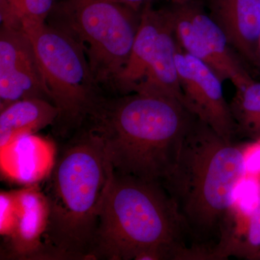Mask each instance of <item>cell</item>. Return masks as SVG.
I'll return each mask as SVG.
<instances>
[{"instance_id":"obj_6","label":"cell","mask_w":260,"mask_h":260,"mask_svg":"<svg viewBox=\"0 0 260 260\" xmlns=\"http://www.w3.org/2000/svg\"><path fill=\"white\" fill-rule=\"evenodd\" d=\"M51 13V25L83 46L97 83L114 90L129 60L141 11L112 0H61Z\"/></svg>"},{"instance_id":"obj_12","label":"cell","mask_w":260,"mask_h":260,"mask_svg":"<svg viewBox=\"0 0 260 260\" xmlns=\"http://www.w3.org/2000/svg\"><path fill=\"white\" fill-rule=\"evenodd\" d=\"M162 10L165 22L159 35L156 50L134 93L169 98L186 108L176 64L177 41L167 10Z\"/></svg>"},{"instance_id":"obj_22","label":"cell","mask_w":260,"mask_h":260,"mask_svg":"<svg viewBox=\"0 0 260 260\" xmlns=\"http://www.w3.org/2000/svg\"><path fill=\"white\" fill-rule=\"evenodd\" d=\"M255 68L260 72V37L259 45H258L257 53H256Z\"/></svg>"},{"instance_id":"obj_1","label":"cell","mask_w":260,"mask_h":260,"mask_svg":"<svg viewBox=\"0 0 260 260\" xmlns=\"http://www.w3.org/2000/svg\"><path fill=\"white\" fill-rule=\"evenodd\" d=\"M246 144L219 136L197 119L162 185L177 208L191 247L222 259L234 225L235 193L248 177Z\"/></svg>"},{"instance_id":"obj_17","label":"cell","mask_w":260,"mask_h":260,"mask_svg":"<svg viewBox=\"0 0 260 260\" xmlns=\"http://www.w3.org/2000/svg\"><path fill=\"white\" fill-rule=\"evenodd\" d=\"M54 6V0H1V22L21 28L45 23Z\"/></svg>"},{"instance_id":"obj_8","label":"cell","mask_w":260,"mask_h":260,"mask_svg":"<svg viewBox=\"0 0 260 260\" xmlns=\"http://www.w3.org/2000/svg\"><path fill=\"white\" fill-rule=\"evenodd\" d=\"M28 99L51 103L30 38L21 27L2 23L0 110Z\"/></svg>"},{"instance_id":"obj_14","label":"cell","mask_w":260,"mask_h":260,"mask_svg":"<svg viewBox=\"0 0 260 260\" xmlns=\"http://www.w3.org/2000/svg\"><path fill=\"white\" fill-rule=\"evenodd\" d=\"M181 4L184 5L193 25L218 61L220 80H230L236 89L242 88L253 81L240 56L234 54L225 34L209 13L205 11L200 2L190 0Z\"/></svg>"},{"instance_id":"obj_3","label":"cell","mask_w":260,"mask_h":260,"mask_svg":"<svg viewBox=\"0 0 260 260\" xmlns=\"http://www.w3.org/2000/svg\"><path fill=\"white\" fill-rule=\"evenodd\" d=\"M66 142L43 191L49 208L43 239L46 259H91L114 170L100 140L85 126Z\"/></svg>"},{"instance_id":"obj_5","label":"cell","mask_w":260,"mask_h":260,"mask_svg":"<svg viewBox=\"0 0 260 260\" xmlns=\"http://www.w3.org/2000/svg\"><path fill=\"white\" fill-rule=\"evenodd\" d=\"M23 29L31 41L51 102L59 109L54 132L68 139L103 95L100 85L83 46L69 32L46 22Z\"/></svg>"},{"instance_id":"obj_15","label":"cell","mask_w":260,"mask_h":260,"mask_svg":"<svg viewBox=\"0 0 260 260\" xmlns=\"http://www.w3.org/2000/svg\"><path fill=\"white\" fill-rule=\"evenodd\" d=\"M58 116V108L44 99H23L10 104L0 110V149L20 137L53 125Z\"/></svg>"},{"instance_id":"obj_18","label":"cell","mask_w":260,"mask_h":260,"mask_svg":"<svg viewBox=\"0 0 260 260\" xmlns=\"http://www.w3.org/2000/svg\"><path fill=\"white\" fill-rule=\"evenodd\" d=\"M260 252V204L247 216L236 232L228 250V255L242 259L255 260Z\"/></svg>"},{"instance_id":"obj_20","label":"cell","mask_w":260,"mask_h":260,"mask_svg":"<svg viewBox=\"0 0 260 260\" xmlns=\"http://www.w3.org/2000/svg\"><path fill=\"white\" fill-rule=\"evenodd\" d=\"M245 159L248 176L260 178V138L246 143Z\"/></svg>"},{"instance_id":"obj_13","label":"cell","mask_w":260,"mask_h":260,"mask_svg":"<svg viewBox=\"0 0 260 260\" xmlns=\"http://www.w3.org/2000/svg\"><path fill=\"white\" fill-rule=\"evenodd\" d=\"M165 22L164 10L155 9L150 2L142 8L139 28L135 37L129 60L116 80L114 90L126 95L134 93L143 80L156 50L159 35Z\"/></svg>"},{"instance_id":"obj_10","label":"cell","mask_w":260,"mask_h":260,"mask_svg":"<svg viewBox=\"0 0 260 260\" xmlns=\"http://www.w3.org/2000/svg\"><path fill=\"white\" fill-rule=\"evenodd\" d=\"M209 15L244 62L255 68L260 37V0H208Z\"/></svg>"},{"instance_id":"obj_19","label":"cell","mask_w":260,"mask_h":260,"mask_svg":"<svg viewBox=\"0 0 260 260\" xmlns=\"http://www.w3.org/2000/svg\"><path fill=\"white\" fill-rule=\"evenodd\" d=\"M19 204L17 190L0 193V234L10 237L18 222Z\"/></svg>"},{"instance_id":"obj_9","label":"cell","mask_w":260,"mask_h":260,"mask_svg":"<svg viewBox=\"0 0 260 260\" xmlns=\"http://www.w3.org/2000/svg\"><path fill=\"white\" fill-rule=\"evenodd\" d=\"M19 213L14 232L5 238L1 259H46L44 235L49 208L47 198L37 184L17 190Z\"/></svg>"},{"instance_id":"obj_7","label":"cell","mask_w":260,"mask_h":260,"mask_svg":"<svg viewBox=\"0 0 260 260\" xmlns=\"http://www.w3.org/2000/svg\"><path fill=\"white\" fill-rule=\"evenodd\" d=\"M177 44L176 64L186 109L223 140L234 142L237 125L224 96L223 82L209 66Z\"/></svg>"},{"instance_id":"obj_4","label":"cell","mask_w":260,"mask_h":260,"mask_svg":"<svg viewBox=\"0 0 260 260\" xmlns=\"http://www.w3.org/2000/svg\"><path fill=\"white\" fill-rule=\"evenodd\" d=\"M185 228L160 183L114 172L104 200L91 259L130 260L167 249L179 260L187 247Z\"/></svg>"},{"instance_id":"obj_21","label":"cell","mask_w":260,"mask_h":260,"mask_svg":"<svg viewBox=\"0 0 260 260\" xmlns=\"http://www.w3.org/2000/svg\"><path fill=\"white\" fill-rule=\"evenodd\" d=\"M116 3L126 5L136 11H141L142 8L150 0H112Z\"/></svg>"},{"instance_id":"obj_2","label":"cell","mask_w":260,"mask_h":260,"mask_svg":"<svg viewBox=\"0 0 260 260\" xmlns=\"http://www.w3.org/2000/svg\"><path fill=\"white\" fill-rule=\"evenodd\" d=\"M197 119L174 99L133 93L101 95L82 126L100 140L114 172L162 184Z\"/></svg>"},{"instance_id":"obj_23","label":"cell","mask_w":260,"mask_h":260,"mask_svg":"<svg viewBox=\"0 0 260 260\" xmlns=\"http://www.w3.org/2000/svg\"><path fill=\"white\" fill-rule=\"evenodd\" d=\"M168 1L170 2L172 4H181V3H186L190 0H168Z\"/></svg>"},{"instance_id":"obj_24","label":"cell","mask_w":260,"mask_h":260,"mask_svg":"<svg viewBox=\"0 0 260 260\" xmlns=\"http://www.w3.org/2000/svg\"><path fill=\"white\" fill-rule=\"evenodd\" d=\"M255 260H260V252L258 254V255L256 256Z\"/></svg>"},{"instance_id":"obj_11","label":"cell","mask_w":260,"mask_h":260,"mask_svg":"<svg viewBox=\"0 0 260 260\" xmlns=\"http://www.w3.org/2000/svg\"><path fill=\"white\" fill-rule=\"evenodd\" d=\"M0 153L2 173L28 186L47 179L56 158L53 143L35 134L20 137L0 149Z\"/></svg>"},{"instance_id":"obj_16","label":"cell","mask_w":260,"mask_h":260,"mask_svg":"<svg viewBox=\"0 0 260 260\" xmlns=\"http://www.w3.org/2000/svg\"><path fill=\"white\" fill-rule=\"evenodd\" d=\"M237 135L254 140L260 138V82L237 89L230 104Z\"/></svg>"}]
</instances>
